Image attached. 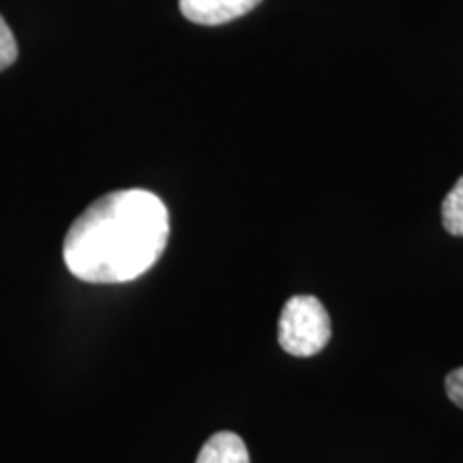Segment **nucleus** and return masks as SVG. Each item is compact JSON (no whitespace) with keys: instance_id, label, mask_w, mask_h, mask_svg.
I'll return each mask as SVG.
<instances>
[{"instance_id":"obj_4","label":"nucleus","mask_w":463,"mask_h":463,"mask_svg":"<svg viewBox=\"0 0 463 463\" xmlns=\"http://www.w3.org/2000/svg\"><path fill=\"white\" fill-rule=\"evenodd\" d=\"M195 463H249V453L241 436L219 431L202 447Z\"/></svg>"},{"instance_id":"obj_6","label":"nucleus","mask_w":463,"mask_h":463,"mask_svg":"<svg viewBox=\"0 0 463 463\" xmlns=\"http://www.w3.org/2000/svg\"><path fill=\"white\" fill-rule=\"evenodd\" d=\"M17 61V42L15 34L11 33V28L5 17L0 15V71L9 69Z\"/></svg>"},{"instance_id":"obj_2","label":"nucleus","mask_w":463,"mask_h":463,"mask_svg":"<svg viewBox=\"0 0 463 463\" xmlns=\"http://www.w3.org/2000/svg\"><path fill=\"white\" fill-rule=\"evenodd\" d=\"M277 337L288 354L314 356L331 341V317L316 297L298 294L283 305Z\"/></svg>"},{"instance_id":"obj_3","label":"nucleus","mask_w":463,"mask_h":463,"mask_svg":"<svg viewBox=\"0 0 463 463\" xmlns=\"http://www.w3.org/2000/svg\"><path fill=\"white\" fill-rule=\"evenodd\" d=\"M262 0H178L181 14L202 26L228 24L236 17L256 9Z\"/></svg>"},{"instance_id":"obj_1","label":"nucleus","mask_w":463,"mask_h":463,"mask_svg":"<svg viewBox=\"0 0 463 463\" xmlns=\"http://www.w3.org/2000/svg\"><path fill=\"white\" fill-rule=\"evenodd\" d=\"M170 239V215L146 189H120L95 200L69 228L67 269L89 283H125L146 273Z\"/></svg>"},{"instance_id":"obj_7","label":"nucleus","mask_w":463,"mask_h":463,"mask_svg":"<svg viewBox=\"0 0 463 463\" xmlns=\"http://www.w3.org/2000/svg\"><path fill=\"white\" fill-rule=\"evenodd\" d=\"M444 389H447V395L455 405H459L463 410V367L455 369L447 375V382H444Z\"/></svg>"},{"instance_id":"obj_5","label":"nucleus","mask_w":463,"mask_h":463,"mask_svg":"<svg viewBox=\"0 0 463 463\" xmlns=\"http://www.w3.org/2000/svg\"><path fill=\"white\" fill-rule=\"evenodd\" d=\"M442 223L449 234L463 236V176L442 202Z\"/></svg>"}]
</instances>
